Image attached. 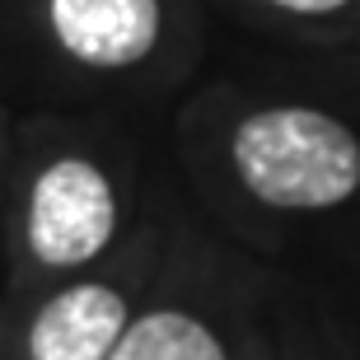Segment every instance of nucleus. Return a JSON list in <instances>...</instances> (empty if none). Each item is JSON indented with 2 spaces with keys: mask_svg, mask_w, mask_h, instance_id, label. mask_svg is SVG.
<instances>
[{
  "mask_svg": "<svg viewBox=\"0 0 360 360\" xmlns=\"http://www.w3.org/2000/svg\"><path fill=\"white\" fill-rule=\"evenodd\" d=\"M234 169L267 206L323 211L356 197L360 141L319 108H262L234 131Z\"/></svg>",
  "mask_w": 360,
  "mask_h": 360,
  "instance_id": "obj_1",
  "label": "nucleus"
},
{
  "mask_svg": "<svg viewBox=\"0 0 360 360\" xmlns=\"http://www.w3.org/2000/svg\"><path fill=\"white\" fill-rule=\"evenodd\" d=\"M117 229V197L98 164L56 160L28 192V248L47 267H80L98 257Z\"/></svg>",
  "mask_w": 360,
  "mask_h": 360,
  "instance_id": "obj_2",
  "label": "nucleus"
},
{
  "mask_svg": "<svg viewBox=\"0 0 360 360\" xmlns=\"http://www.w3.org/2000/svg\"><path fill=\"white\" fill-rule=\"evenodd\" d=\"M61 52L94 70H122L146 61L160 38V0H47Z\"/></svg>",
  "mask_w": 360,
  "mask_h": 360,
  "instance_id": "obj_3",
  "label": "nucleus"
},
{
  "mask_svg": "<svg viewBox=\"0 0 360 360\" xmlns=\"http://www.w3.org/2000/svg\"><path fill=\"white\" fill-rule=\"evenodd\" d=\"M127 300L112 285L84 281L52 295L28 328V356L33 360H112L127 333Z\"/></svg>",
  "mask_w": 360,
  "mask_h": 360,
  "instance_id": "obj_4",
  "label": "nucleus"
},
{
  "mask_svg": "<svg viewBox=\"0 0 360 360\" xmlns=\"http://www.w3.org/2000/svg\"><path fill=\"white\" fill-rule=\"evenodd\" d=\"M112 360H225V347L192 314L155 309L122 333Z\"/></svg>",
  "mask_w": 360,
  "mask_h": 360,
  "instance_id": "obj_5",
  "label": "nucleus"
},
{
  "mask_svg": "<svg viewBox=\"0 0 360 360\" xmlns=\"http://www.w3.org/2000/svg\"><path fill=\"white\" fill-rule=\"evenodd\" d=\"M267 5L290 10V14H333V10H342L347 0H267Z\"/></svg>",
  "mask_w": 360,
  "mask_h": 360,
  "instance_id": "obj_6",
  "label": "nucleus"
}]
</instances>
